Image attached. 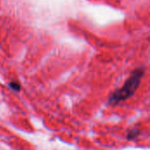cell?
<instances>
[{
	"instance_id": "cell-1",
	"label": "cell",
	"mask_w": 150,
	"mask_h": 150,
	"mask_svg": "<svg viewBox=\"0 0 150 150\" xmlns=\"http://www.w3.org/2000/svg\"><path fill=\"white\" fill-rule=\"evenodd\" d=\"M143 74H144V70L142 69H138L134 70L129 76V78L125 82L123 86L120 89L115 91L112 94L108 101L109 104L113 105H118L119 103L131 98L138 89L142 78L143 76Z\"/></svg>"
},
{
	"instance_id": "cell-2",
	"label": "cell",
	"mask_w": 150,
	"mask_h": 150,
	"mask_svg": "<svg viewBox=\"0 0 150 150\" xmlns=\"http://www.w3.org/2000/svg\"><path fill=\"white\" fill-rule=\"evenodd\" d=\"M140 134V131L139 129L137 128H134V129H131L129 130V132L127 133V139L129 140V141H133L134 140L135 138H137Z\"/></svg>"
},
{
	"instance_id": "cell-3",
	"label": "cell",
	"mask_w": 150,
	"mask_h": 150,
	"mask_svg": "<svg viewBox=\"0 0 150 150\" xmlns=\"http://www.w3.org/2000/svg\"><path fill=\"white\" fill-rule=\"evenodd\" d=\"M10 86H11V89H13V90H15V91H18V90H19V85L17 84V83H11L10 84Z\"/></svg>"
}]
</instances>
